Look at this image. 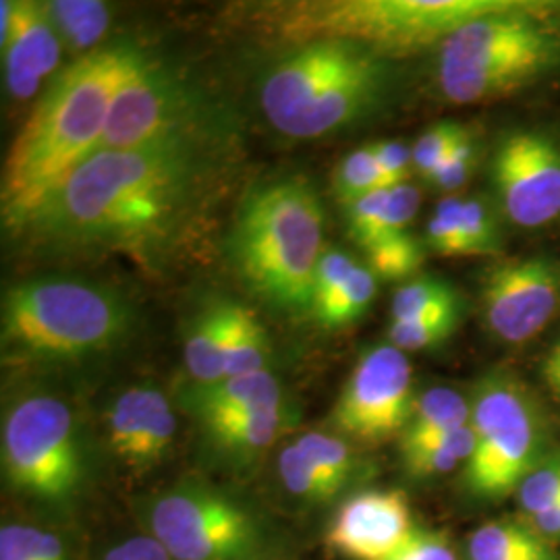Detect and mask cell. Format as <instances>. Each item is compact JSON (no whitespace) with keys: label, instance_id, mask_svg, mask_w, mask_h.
<instances>
[{"label":"cell","instance_id":"1","mask_svg":"<svg viewBox=\"0 0 560 560\" xmlns=\"http://www.w3.org/2000/svg\"><path fill=\"white\" fill-rule=\"evenodd\" d=\"M212 166L196 136L101 150L13 229L55 249L159 254L196 219Z\"/></svg>","mask_w":560,"mask_h":560},{"label":"cell","instance_id":"2","mask_svg":"<svg viewBox=\"0 0 560 560\" xmlns=\"http://www.w3.org/2000/svg\"><path fill=\"white\" fill-rule=\"evenodd\" d=\"M140 55L129 44L106 46L75 60L48 85L4 159L0 198L7 226L13 229L101 150L113 101Z\"/></svg>","mask_w":560,"mask_h":560},{"label":"cell","instance_id":"3","mask_svg":"<svg viewBox=\"0 0 560 560\" xmlns=\"http://www.w3.org/2000/svg\"><path fill=\"white\" fill-rule=\"evenodd\" d=\"M229 252L241 279L289 314L314 307V277L324 254V214L316 189L280 179L254 189L241 206Z\"/></svg>","mask_w":560,"mask_h":560},{"label":"cell","instance_id":"4","mask_svg":"<svg viewBox=\"0 0 560 560\" xmlns=\"http://www.w3.org/2000/svg\"><path fill=\"white\" fill-rule=\"evenodd\" d=\"M386 75L378 52L361 44L310 40L268 73L261 108L289 138H322L368 115L382 98Z\"/></svg>","mask_w":560,"mask_h":560},{"label":"cell","instance_id":"5","mask_svg":"<svg viewBox=\"0 0 560 560\" xmlns=\"http://www.w3.org/2000/svg\"><path fill=\"white\" fill-rule=\"evenodd\" d=\"M560 65V21L544 2L465 23L441 44L439 83L457 104L494 101Z\"/></svg>","mask_w":560,"mask_h":560},{"label":"cell","instance_id":"6","mask_svg":"<svg viewBox=\"0 0 560 560\" xmlns=\"http://www.w3.org/2000/svg\"><path fill=\"white\" fill-rule=\"evenodd\" d=\"M129 328L125 300L85 280H25L2 300V347L18 360L90 358L115 347Z\"/></svg>","mask_w":560,"mask_h":560},{"label":"cell","instance_id":"7","mask_svg":"<svg viewBox=\"0 0 560 560\" xmlns=\"http://www.w3.org/2000/svg\"><path fill=\"white\" fill-rule=\"evenodd\" d=\"M517 0H318L279 9V27L301 42L347 40L374 52H413Z\"/></svg>","mask_w":560,"mask_h":560},{"label":"cell","instance_id":"8","mask_svg":"<svg viewBox=\"0 0 560 560\" xmlns=\"http://www.w3.org/2000/svg\"><path fill=\"white\" fill-rule=\"evenodd\" d=\"M469 425L476 434L465 465L469 492L486 501L517 492L540 463L544 444V421L529 390L511 374H488L474 390Z\"/></svg>","mask_w":560,"mask_h":560},{"label":"cell","instance_id":"9","mask_svg":"<svg viewBox=\"0 0 560 560\" xmlns=\"http://www.w3.org/2000/svg\"><path fill=\"white\" fill-rule=\"evenodd\" d=\"M2 469L30 499L50 504L75 499L83 455L69 405L50 395L18 400L2 421Z\"/></svg>","mask_w":560,"mask_h":560},{"label":"cell","instance_id":"10","mask_svg":"<svg viewBox=\"0 0 560 560\" xmlns=\"http://www.w3.org/2000/svg\"><path fill=\"white\" fill-rule=\"evenodd\" d=\"M150 536L171 560H260L266 527L237 499L208 486H179L150 504Z\"/></svg>","mask_w":560,"mask_h":560},{"label":"cell","instance_id":"11","mask_svg":"<svg viewBox=\"0 0 560 560\" xmlns=\"http://www.w3.org/2000/svg\"><path fill=\"white\" fill-rule=\"evenodd\" d=\"M416 402L411 361L393 345L361 355L332 409V425L355 441L376 444L402 434Z\"/></svg>","mask_w":560,"mask_h":560},{"label":"cell","instance_id":"12","mask_svg":"<svg viewBox=\"0 0 560 560\" xmlns=\"http://www.w3.org/2000/svg\"><path fill=\"white\" fill-rule=\"evenodd\" d=\"M196 119L198 106L191 92L159 62L140 55L113 101L101 150L196 136Z\"/></svg>","mask_w":560,"mask_h":560},{"label":"cell","instance_id":"13","mask_svg":"<svg viewBox=\"0 0 560 560\" xmlns=\"http://www.w3.org/2000/svg\"><path fill=\"white\" fill-rule=\"evenodd\" d=\"M481 310L494 337L509 345L534 339L559 316L560 261L534 256L497 264L483 279Z\"/></svg>","mask_w":560,"mask_h":560},{"label":"cell","instance_id":"14","mask_svg":"<svg viewBox=\"0 0 560 560\" xmlns=\"http://www.w3.org/2000/svg\"><path fill=\"white\" fill-rule=\"evenodd\" d=\"M504 214L521 229H541L560 219V145L538 131L502 138L492 162Z\"/></svg>","mask_w":560,"mask_h":560},{"label":"cell","instance_id":"15","mask_svg":"<svg viewBox=\"0 0 560 560\" xmlns=\"http://www.w3.org/2000/svg\"><path fill=\"white\" fill-rule=\"evenodd\" d=\"M416 529L411 506L400 490H365L342 502L326 541L351 560H382Z\"/></svg>","mask_w":560,"mask_h":560},{"label":"cell","instance_id":"16","mask_svg":"<svg viewBox=\"0 0 560 560\" xmlns=\"http://www.w3.org/2000/svg\"><path fill=\"white\" fill-rule=\"evenodd\" d=\"M4 81L13 98L27 101L42 81L55 73L60 60V38L40 2L13 0V27L2 44Z\"/></svg>","mask_w":560,"mask_h":560},{"label":"cell","instance_id":"17","mask_svg":"<svg viewBox=\"0 0 560 560\" xmlns=\"http://www.w3.org/2000/svg\"><path fill=\"white\" fill-rule=\"evenodd\" d=\"M183 405L201 425H208L249 411L280 407L284 402L279 378L266 370L247 376H229L212 384H194Z\"/></svg>","mask_w":560,"mask_h":560},{"label":"cell","instance_id":"18","mask_svg":"<svg viewBox=\"0 0 560 560\" xmlns=\"http://www.w3.org/2000/svg\"><path fill=\"white\" fill-rule=\"evenodd\" d=\"M166 399L159 386L138 384L120 393L108 411V446L129 469H136L141 442L148 432L152 416Z\"/></svg>","mask_w":560,"mask_h":560},{"label":"cell","instance_id":"19","mask_svg":"<svg viewBox=\"0 0 560 560\" xmlns=\"http://www.w3.org/2000/svg\"><path fill=\"white\" fill-rule=\"evenodd\" d=\"M287 425L284 405L249 411L237 418L214 421L203 425L208 441L212 442L222 455L233 459H252L268 451L279 439Z\"/></svg>","mask_w":560,"mask_h":560},{"label":"cell","instance_id":"20","mask_svg":"<svg viewBox=\"0 0 560 560\" xmlns=\"http://www.w3.org/2000/svg\"><path fill=\"white\" fill-rule=\"evenodd\" d=\"M183 358L194 384L226 378V301L208 305L191 320Z\"/></svg>","mask_w":560,"mask_h":560},{"label":"cell","instance_id":"21","mask_svg":"<svg viewBox=\"0 0 560 560\" xmlns=\"http://www.w3.org/2000/svg\"><path fill=\"white\" fill-rule=\"evenodd\" d=\"M471 420V402L455 388L436 386L416 397L409 421L400 434V446L441 436Z\"/></svg>","mask_w":560,"mask_h":560},{"label":"cell","instance_id":"22","mask_svg":"<svg viewBox=\"0 0 560 560\" xmlns=\"http://www.w3.org/2000/svg\"><path fill=\"white\" fill-rule=\"evenodd\" d=\"M476 451V434L471 425H463L441 436H432L425 441L402 444L400 457L405 471L411 478L425 480L448 474L459 465H467Z\"/></svg>","mask_w":560,"mask_h":560},{"label":"cell","instance_id":"23","mask_svg":"<svg viewBox=\"0 0 560 560\" xmlns=\"http://www.w3.org/2000/svg\"><path fill=\"white\" fill-rule=\"evenodd\" d=\"M268 358L270 342L256 314L226 301V378L266 372Z\"/></svg>","mask_w":560,"mask_h":560},{"label":"cell","instance_id":"24","mask_svg":"<svg viewBox=\"0 0 560 560\" xmlns=\"http://www.w3.org/2000/svg\"><path fill=\"white\" fill-rule=\"evenodd\" d=\"M44 9L71 50L94 48L110 27V9L101 0H52Z\"/></svg>","mask_w":560,"mask_h":560},{"label":"cell","instance_id":"25","mask_svg":"<svg viewBox=\"0 0 560 560\" xmlns=\"http://www.w3.org/2000/svg\"><path fill=\"white\" fill-rule=\"evenodd\" d=\"M550 546L532 527L513 521H492L481 525L469 538L467 557L469 560H504L520 557L525 552H536Z\"/></svg>","mask_w":560,"mask_h":560},{"label":"cell","instance_id":"26","mask_svg":"<svg viewBox=\"0 0 560 560\" xmlns=\"http://www.w3.org/2000/svg\"><path fill=\"white\" fill-rule=\"evenodd\" d=\"M376 279L378 277L368 266L358 264L339 291L314 310L316 318L328 328H340L360 320L376 295Z\"/></svg>","mask_w":560,"mask_h":560},{"label":"cell","instance_id":"27","mask_svg":"<svg viewBox=\"0 0 560 560\" xmlns=\"http://www.w3.org/2000/svg\"><path fill=\"white\" fill-rule=\"evenodd\" d=\"M457 307H460L457 291L448 282L434 277H421L399 287L390 305V318L393 322L413 320Z\"/></svg>","mask_w":560,"mask_h":560},{"label":"cell","instance_id":"28","mask_svg":"<svg viewBox=\"0 0 560 560\" xmlns=\"http://www.w3.org/2000/svg\"><path fill=\"white\" fill-rule=\"evenodd\" d=\"M280 480L287 492L310 502L332 501L340 490L320 467L305 457V453L293 442L282 448L279 457Z\"/></svg>","mask_w":560,"mask_h":560},{"label":"cell","instance_id":"29","mask_svg":"<svg viewBox=\"0 0 560 560\" xmlns=\"http://www.w3.org/2000/svg\"><path fill=\"white\" fill-rule=\"evenodd\" d=\"M332 187L339 201L345 206L360 200L368 194H374L378 189L388 187V183L382 175L378 161L374 156L372 145H363L360 150H353L339 162L335 177H332Z\"/></svg>","mask_w":560,"mask_h":560},{"label":"cell","instance_id":"30","mask_svg":"<svg viewBox=\"0 0 560 560\" xmlns=\"http://www.w3.org/2000/svg\"><path fill=\"white\" fill-rule=\"evenodd\" d=\"M295 444L305 453V457L312 460L316 467L335 481L340 492L353 481L360 471V463L351 446L339 436L322 434V432H307L300 436Z\"/></svg>","mask_w":560,"mask_h":560},{"label":"cell","instance_id":"31","mask_svg":"<svg viewBox=\"0 0 560 560\" xmlns=\"http://www.w3.org/2000/svg\"><path fill=\"white\" fill-rule=\"evenodd\" d=\"M368 268L386 280L409 279L418 272L423 261V247L420 241L409 233L390 235L376 241L368 249Z\"/></svg>","mask_w":560,"mask_h":560},{"label":"cell","instance_id":"32","mask_svg":"<svg viewBox=\"0 0 560 560\" xmlns=\"http://www.w3.org/2000/svg\"><path fill=\"white\" fill-rule=\"evenodd\" d=\"M459 310H444L413 320L390 322L388 340L400 351H421L436 347L455 332L459 324Z\"/></svg>","mask_w":560,"mask_h":560},{"label":"cell","instance_id":"33","mask_svg":"<svg viewBox=\"0 0 560 560\" xmlns=\"http://www.w3.org/2000/svg\"><path fill=\"white\" fill-rule=\"evenodd\" d=\"M425 243L430 249L446 258L469 256V245L463 229V200L444 198L439 201L434 217L428 222Z\"/></svg>","mask_w":560,"mask_h":560},{"label":"cell","instance_id":"34","mask_svg":"<svg viewBox=\"0 0 560 560\" xmlns=\"http://www.w3.org/2000/svg\"><path fill=\"white\" fill-rule=\"evenodd\" d=\"M469 133L460 127L459 122L442 120L434 127H430L420 140L413 145V168L421 177L430 180L434 171L441 166V162L459 145L460 141L467 140Z\"/></svg>","mask_w":560,"mask_h":560},{"label":"cell","instance_id":"35","mask_svg":"<svg viewBox=\"0 0 560 560\" xmlns=\"http://www.w3.org/2000/svg\"><path fill=\"white\" fill-rule=\"evenodd\" d=\"M520 506L532 517L560 504V453L541 459L517 488Z\"/></svg>","mask_w":560,"mask_h":560},{"label":"cell","instance_id":"36","mask_svg":"<svg viewBox=\"0 0 560 560\" xmlns=\"http://www.w3.org/2000/svg\"><path fill=\"white\" fill-rule=\"evenodd\" d=\"M463 229L469 256H497L501 252V226L488 201L463 200Z\"/></svg>","mask_w":560,"mask_h":560},{"label":"cell","instance_id":"37","mask_svg":"<svg viewBox=\"0 0 560 560\" xmlns=\"http://www.w3.org/2000/svg\"><path fill=\"white\" fill-rule=\"evenodd\" d=\"M388 187L368 194L360 200L345 206L347 208V224L351 237L360 243L363 249L374 245L384 235V217H386Z\"/></svg>","mask_w":560,"mask_h":560},{"label":"cell","instance_id":"38","mask_svg":"<svg viewBox=\"0 0 560 560\" xmlns=\"http://www.w3.org/2000/svg\"><path fill=\"white\" fill-rule=\"evenodd\" d=\"M358 268V261L353 260L351 254L342 249H326L322 254L316 277H314V307H320L322 303L330 300L342 282L351 277V272Z\"/></svg>","mask_w":560,"mask_h":560},{"label":"cell","instance_id":"39","mask_svg":"<svg viewBox=\"0 0 560 560\" xmlns=\"http://www.w3.org/2000/svg\"><path fill=\"white\" fill-rule=\"evenodd\" d=\"M382 560H457L446 534L416 527L399 548Z\"/></svg>","mask_w":560,"mask_h":560},{"label":"cell","instance_id":"40","mask_svg":"<svg viewBox=\"0 0 560 560\" xmlns=\"http://www.w3.org/2000/svg\"><path fill=\"white\" fill-rule=\"evenodd\" d=\"M418 210H420V191L413 185L400 183V185L388 187L382 240H386L390 235L407 233L405 229L413 222Z\"/></svg>","mask_w":560,"mask_h":560},{"label":"cell","instance_id":"41","mask_svg":"<svg viewBox=\"0 0 560 560\" xmlns=\"http://www.w3.org/2000/svg\"><path fill=\"white\" fill-rule=\"evenodd\" d=\"M474 164H476V145L471 138H467L441 162V166L430 177V183H434L442 191H455L471 177Z\"/></svg>","mask_w":560,"mask_h":560},{"label":"cell","instance_id":"42","mask_svg":"<svg viewBox=\"0 0 560 560\" xmlns=\"http://www.w3.org/2000/svg\"><path fill=\"white\" fill-rule=\"evenodd\" d=\"M372 150L388 187L407 183L409 171L413 168V150L407 143L400 140L376 141L372 143Z\"/></svg>","mask_w":560,"mask_h":560},{"label":"cell","instance_id":"43","mask_svg":"<svg viewBox=\"0 0 560 560\" xmlns=\"http://www.w3.org/2000/svg\"><path fill=\"white\" fill-rule=\"evenodd\" d=\"M102 560H171L161 541L148 536H133L113 546Z\"/></svg>","mask_w":560,"mask_h":560},{"label":"cell","instance_id":"44","mask_svg":"<svg viewBox=\"0 0 560 560\" xmlns=\"http://www.w3.org/2000/svg\"><path fill=\"white\" fill-rule=\"evenodd\" d=\"M25 540L32 560H71L65 541L52 532L25 525Z\"/></svg>","mask_w":560,"mask_h":560},{"label":"cell","instance_id":"45","mask_svg":"<svg viewBox=\"0 0 560 560\" xmlns=\"http://www.w3.org/2000/svg\"><path fill=\"white\" fill-rule=\"evenodd\" d=\"M0 560H32L23 523H7L0 529Z\"/></svg>","mask_w":560,"mask_h":560},{"label":"cell","instance_id":"46","mask_svg":"<svg viewBox=\"0 0 560 560\" xmlns=\"http://www.w3.org/2000/svg\"><path fill=\"white\" fill-rule=\"evenodd\" d=\"M544 378L548 384L560 381V339L552 345L544 361Z\"/></svg>","mask_w":560,"mask_h":560},{"label":"cell","instance_id":"47","mask_svg":"<svg viewBox=\"0 0 560 560\" xmlns=\"http://www.w3.org/2000/svg\"><path fill=\"white\" fill-rule=\"evenodd\" d=\"M548 386H550V388H552V390H555V393L560 397V381L552 382V384H548Z\"/></svg>","mask_w":560,"mask_h":560},{"label":"cell","instance_id":"48","mask_svg":"<svg viewBox=\"0 0 560 560\" xmlns=\"http://www.w3.org/2000/svg\"><path fill=\"white\" fill-rule=\"evenodd\" d=\"M260 560H268V559H260Z\"/></svg>","mask_w":560,"mask_h":560}]
</instances>
